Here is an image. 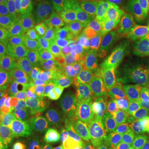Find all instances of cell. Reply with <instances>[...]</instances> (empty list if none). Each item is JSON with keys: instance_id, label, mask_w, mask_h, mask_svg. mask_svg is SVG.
Here are the masks:
<instances>
[{"instance_id": "obj_13", "label": "cell", "mask_w": 149, "mask_h": 149, "mask_svg": "<svg viewBox=\"0 0 149 149\" xmlns=\"http://www.w3.org/2000/svg\"><path fill=\"white\" fill-rule=\"evenodd\" d=\"M139 116L143 118L144 124H146L148 129H149V98L144 100L143 103H139Z\"/></svg>"}, {"instance_id": "obj_7", "label": "cell", "mask_w": 149, "mask_h": 149, "mask_svg": "<svg viewBox=\"0 0 149 149\" xmlns=\"http://www.w3.org/2000/svg\"><path fill=\"white\" fill-rule=\"evenodd\" d=\"M104 128L103 139L111 149H149V129L139 113L119 114Z\"/></svg>"}, {"instance_id": "obj_14", "label": "cell", "mask_w": 149, "mask_h": 149, "mask_svg": "<svg viewBox=\"0 0 149 149\" xmlns=\"http://www.w3.org/2000/svg\"><path fill=\"white\" fill-rule=\"evenodd\" d=\"M93 149H111V148H109V144L103 139V136H100V138L95 141V148Z\"/></svg>"}, {"instance_id": "obj_9", "label": "cell", "mask_w": 149, "mask_h": 149, "mask_svg": "<svg viewBox=\"0 0 149 149\" xmlns=\"http://www.w3.org/2000/svg\"><path fill=\"white\" fill-rule=\"evenodd\" d=\"M85 5L86 0H58L60 23H61L65 48L73 61L81 55Z\"/></svg>"}, {"instance_id": "obj_10", "label": "cell", "mask_w": 149, "mask_h": 149, "mask_svg": "<svg viewBox=\"0 0 149 149\" xmlns=\"http://www.w3.org/2000/svg\"><path fill=\"white\" fill-rule=\"evenodd\" d=\"M138 58L143 93L149 96V0L143 7V35L138 45Z\"/></svg>"}, {"instance_id": "obj_6", "label": "cell", "mask_w": 149, "mask_h": 149, "mask_svg": "<svg viewBox=\"0 0 149 149\" xmlns=\"http://www.w3.org/2000/svg\"><path fill=\"white\" fill-rule=\"evenodd\" d=\"M38 56L32 32L22 8L0 13V63L25 61Z\"/></svg>"}, {"instance_id": "obj_5", "label": "cell", "mask_w": 149, "mask_h": 149, "mask_svg": "<svg viewBox=\"0 0 149 149\" xmlns=\"http://www.w3.org/2000/svg\"><path fill=\"white\" fill-rule=\"evenodd\" d=\"M37 55L65 68L74 63L63 42L58 0H32L23 7Z\"/></svg>"}, {"instance_id": "obj_3", "label": "cell", "mask_w": 149, "mask_h": 149, "mask_svg": "<svg viewBox=\"0 0 149 149\" xmlns=\"http://www.w3.org/2000/svg\"><path fill=\"white\" fill-rule=\"evenodd\" d=\"M101 129L81 96L65 80L33 119V144L35 149H42L52 144L91 143L101 136Z\"/></svg>"}, {"instance_id": "obj_12", "label": "cell", "mask_w": 149, "mask_h": 149, "mask_svg": "<svg viewBox=\"0 0 149 149\" xmlns=\"http://www.w3.org/2000/svg\"><path fill=\"white\" fill-rule=\"evenodd\" d=\"M95 148V141L91 143H76V144H52L42 149H93Z\"/></svg>"}, {"instance_id": "obj_1", "label": "cell", "mask_w": 149, "mask_h": 149, "mask_svg": "<svg viewBox=\"0 0 149 149\" xmlns=\"http://www.w3.org/2000/svg\"><path fill=\"white\" fill-rule=\"evenodd\" d=\"M66 83L81 96L101 128L119 114L134 111L143 95L139 66L128 50L104 56H78Z\"/></svg>"}, {"instance_id": "obj_8", "label": "cell", "mask_w": 149, "mask_h": 149, "mask_svg": "<svg viewBox=\"0 0 149 149\" xmlns=\"http://www.w3.org/2000/svg\"><path fill=\"white\" fill-rule=\"evenodd\" d=\"M0 149H35L33 121L0 101Z\"/></svg>"}, {"instance_id": "obj_2", "label": "cell", "mask_w": 149, "mask_h": 149, "mask_svg": "<svg viewBox=\"0 0 149 149\" xmlns=\"http://www.w3.org/2000/svg\"><path fill=\"white\" fill-rule=\"evenodd\" d=\"M68 73V68L42 56L0 63V101L33 121L61 88Z\"/></svg>"}, {"instance_id": "obj_4", "label": "cell", "mask_w": 149, "mask_h": 149, "mask_svg": "<svg viewBox=\"0 0 149 149\" xmlns=\"http://www.w3.org/2000/svg\"><path fill=\"white\" fill-rule=\"evenodd\" d=\"M131 40L128 0H86L80 56H104L126 50Z\"/></svg>"}, {"instance_id": "obj_11", "label": "cell", "mask_w": 149, "mask_h": 149, "mask_svg": "<svg viewBox=\"0 0 149 149\" xmlns=\"http://www.w3.org/2000/svg\"><path fill=\"white\" fill-rule=\"evenodd\" d=\"M28 2H32V0H0V13L15 10V8H22V7L27 5Z\"/></svg>"}]
</instances>
